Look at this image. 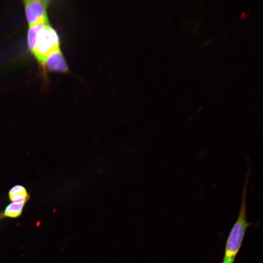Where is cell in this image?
<instances>
[{
    "label": "cell",
    "mask_w": 263,
    "mask_h": 263,
    "mask_svg": "<svg viewBox=\"0 0 263 263\" xmlns=\"http://www.w3.org/2000/svg\"><path fill=\"white\" fill-rule=\"evenodd\" d=\"M250 166L249 165L245 177L242 202L238 216L233 225L226 240L223 260L234 261L242 246L247 227L250 225L246 215V198Z\"/></svg>",
    "instance_id": "obj_1"
},
{
    "label": "cell",
    "mask_w": 263,
    "mask_h": 263,
    "mask_svg": "<svg viewBox=\"0 0 263 263\" xmlns=\"http://www.w3.org/2000/svg\"><path fill=\"white\" fill-rule=\"evenodd\" d=\"M59 47V36L56 31L48 23L39 32L32 54L43 66L45 58L53 52L60 49Z\"/></svg>",
    "instance_id": "obj_2"
},
{
    "label": "cell",
    "mask_w": 263,
    "mask_h": 263,
    "mask_svg": "<svg viewBox=\"0 0 263 263\" xmlns=\"http://www.w3.org/2000/svg\"><path fill=\"white\" fill-rule=\"evenodd\" d=\"M49 2L47 0L23 1L26 18L29 26L49 23L47 9Z\"/></svg>",
    "instance_id": "obj_3"
},
{
    "label": "cell",
    "mask_w": 263,
    "mask_h": 263,
    "mask_svg": "<svg viewBox=\"0 0 263 263\" xmlns=\"http://www.w3.org/2000/svg\"><path fill=\"white\" fill-rule=\"evenodd\" d=\"M43 66L49 70L65 73L68 71V66L60 49L50 54L45 59Z\"/></svg>",
    "instance_id": "obj_4"
},
{
    "label": "cell",
    "mask_w": 263,
    "mask_h": 263,
    "mask_svg": "<svg viewBox=\"0 0 263 263\" xmlns=\"http://www.w3.org/2000/svg\"><path fill=\"white\" fill-rule=\"evenodd\" d=\"M47 23H40L30 26L27 33V44L30 51L33 53L36 45L38 35L43 27Z\"/></svg>",
    "instance_id": "obj_5"
},
{
    "label": "cell",
    "mask_w": 263,
    "mask_h": 263,
    "mask_svg": "<svg viewBox=\"0 0 263 263\" xmlns=\"http://www.w3.org/2000/svg\"><path fill=\"white\" fill-rule=\"evenodd\" d=\"M24 204L13 203L9 204L4 211L5 216L10 218H17L20 215Z\"/></svg>",
    "instance_id": "obj_6"
},
{
    "label": "cell",
    "mask_w": 263,
    "mask_h": 263,
    "mask_svg": "<svg viewBox=\"0 0 263 263\" xmlns=\"http://www.w3.org/2000/svg\"><path fill=\"white\" fill-rule=\"evenodd\" d=\"M27 194L25 188L22 186L16 185L9 191V196L10 200L19 199Z\"/></svg>",
    "instance_id": "obj_7"
},
{
    "label": "cell",
    "mask_w": 263,
    "mask_h": 263,
    "mask_svg": "<svg viewBox=\"0 0 263 263\" xmlns=\"http://www.w3.org/2000/svg\"><path fill=\"white\" fill-rule=\"evenodd\" d=\"M222 263H234L233 261H226L223 260V262Z\"/></svg>",
    "instance_id": "obj_8"
}]
</instances>
